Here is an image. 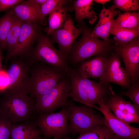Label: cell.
I'll return each mask as SVG.
<instances>
[{
	"label": "cell",
	"instance_id": "9c48e42d",
	"mask_svg": "<svg viewBox=\"0 0 139 139\" xmlns=\"http://www.w3.org/2000/svg\"><path fill=\"white\" fill-rule=\"evenodd\" d=\"M5 71L8 84L2 92H22L29 94L30 70L32 64L23 57L11 58Z\"/></svg>",
	"mask_w": 139,
	"mask_h": 139
},
{
	"label": "cell",
	"instance_id": "d6a6232c",
	"mask_svg": "<svg viewBox=\"0 0 139 139\" xmlns=\"http://www.w3.org/2000/svg\"><path fill=\"white\" fill-rule=\"evenodd\" d=\"M46 1V0H28L23 1V2L27 4L37 6L40 7Z\"/></svg>",
	"mask_w": 139,
	"mask_h": 139
},
{
	"label": "cell",
	"instance_id": "e0dca14e",
	"mask_svg": "<svg viewBox=\"0 0 139 139\" xmlns=\"http://www.w3.org/2000/svg\"><path fill=\"white\" fill-rule=\"evenodd\" d=\"M115 9L113 4L108 8H103L101 10L99 15V20L91 31L92 36L101 38L105 41L110 40L109 36L114 26V17L120 14L119 10Z\"/></svg>",
	"mask_w": 139,
	"mask_h": 139
},
{
	"label": "cell",
	"instance_id": "8992f818",
	"mask_svg": "<svg viewBox=\"0 0 139 139\" xmlns=\"http://www.w3.org/2000/svg\"><path fill=\"white\" fill-rule=\"evenodd\" d=\"M69 116L66 107L59 112L38 114L33 123L39 130L45 139H70Z\"/></svg>",
	"mask_w": 139,
	"mask_h": 139
},
{
	"label": "cell",
	"instance_id": "f546056e",
	"mask_svg": "<svg viewBox=\"0 0 139 139\" xmlns=\"http://www.w3.org/2000/svg\"><path fill=\"white\" fill-rule=\"evenodd\" d=\"M12 123L5 117L0 115V139H11L10 130Z\"/></svg>",
	"mask_w": 139,
	"mask_h": 139
},
{
	"label": "cell",
	"instance_id": "6da1fadb",
	"mask_svg": "<svg viewBox=\"0 0 139 139\" xmlns=\"http://www.w3.org/2000/svg\"><path fill=\"white\" fill-rule=\"evenodd\" d=\"M71 82L70 97L72 100L91 107L114 92L109 84L102 85L80 76L72 67L67 73Z\"/></svg>",
	"mask_w": 139,
	"mask_h": 139
},
{
	"label": "cell",
	"instance_id": "5b68a950",
	"mask_svg": "<svg viewBox=\"0 0 139 139\" xmlns=\"http://www.w3.org/2000/svg\"><path fill=\"white\" fill-rule=\"evenodd\" d=\"M36 42L34 47L23 57L30 63L42 62L59 68L66 73L71 69L68 57L53 46L48 36L41 33Z\"/></svg>",
	"mask_w": 139,
	"mask_h": 139
},
{
	"label": "cell",
	"instance_id": "8fae6325",
	"mask_svg": "<svg viewBox=\"0 0 139 139\" xmlns=\"http://www.w3.org/2000/svg\"><path fill=\"white\" fill-rule=\"evenodd\" d=\"M92 108L103 115L104 124L118 139H139V128L130 125L116 117L102 101Z\"/></svg>",
	"mask_w": 139,
	"mask_h": 139
},
{
	"label": "cell",
	"instance_id": "7402d4cb",
	"mask_svg": "<svg viewBox=\"0 0 139 139\" xmlns=\"http://www.w3.org/2000/svg\"><path fill=\"white\" fill-rule=\"evenodd\" d=\"M113 28L130 29H139V12L120 14L114 20Z\"/></svg>",
	"mask_w": 139,
	"mask_h": 139
},
{
	"label": "cell",
	"instance_id": "3957f363",
	"mask_svg": "<svg viewBox=\"0 0 139 139\" xmlns=\"http://www.w3.org/2000/svg\"><path fill=\"white\" fill-rule=\"evenodd\" d=\"M0 107L1 114L12 124L28 122L35 112L33 98L22 92H3Z\"/></svg>",
	"mask_w": 139,
	"mask_h": 139
},
{
	"label": "cell",
	"instance_id": "52a82bcc",
	"mask_svg": "<svg viewBox=\"0 0 139 139\" xmlns=\"http://www.w3.org/2000/svg\"><path fill=\"white\" fill-rule=\"evenodd\" d=\"M66 107L69 113L70 134L73 136L104 124L103 117L97 114L91 107L77 105L72 100L68 101Z\"/></svg>",
	"mask_w": 139,
	"mask_h": 139
},
{
	"label": "cell",
	"instance_id": "e575fe53",
	"mask_svg": "<svg viewBox=\"0 0 139 139\" xmlns=\"http://www.w3.org/2000/svg\"><path fill=\"white\" fill-rule=\"evenodd\" d=\"M4 58L2 54V50L0 51V72L2 70V62Z\"/></svg>",
	"mask_w": 139,
	"mask_h": 139
},
{
	"label": "cell",
	"instance_id": "277c9868",
	"mask_svg": "<svg viewBox=\"0 0 139 139\" xmlns=\"http://www.w3.org/2000/svg\"><path fill=\"white\" fill-rule=\"evenodd\" d=\"M30 73L29 94L35 99L50 90L67 74L60 68L40 62L32 64Z\"/></svg>",
	"mask_w": 139,
	"mask_h": 139
},
{
	"label": "cell",
	"instance_id": "ffe728a7",
	"mask_svg": "<svg viewBox=\"0 0 139 139\" xmlns=\"http://www.w3.org/2000/svg\"><path fill=\"white\" fill-rule=\"evenodd\" d=\"M39 129L33 123L28 122L12 124L11 128V139H33L40 135Z\"/></svg>",
	"mask_w": 139,
	"mask_h": 139
},
{
	"label": "cell",
	"instance_id": "603a6c76",
	"mask_svg": "<svg viewBox=\"0 0 139 139\" xmlns=\"http://www.w3.org/2000/svg\"><path fill=\"white\" fill-rule=\"evenodd\" d=\"M110 34L114 36V44L128 43L139 37V29H130L113 28Z\"/></svg>",
	"mask_w": 139,
	"mask_h": 139
},
{
	"label": "cell",
	"instance_id": "5bb4252c",
	"mask_svg": "<svg viewBox=\"0 0 139 139\" xmlns=\"http://www.w3.org/2000/svg\"><path fill=\"white\" fill-rule=\"evenodd\" d=\"M120 57L114 51L107 56L104 74L99 83L102 85L113 83L128 89L132 83L125 68L121 66Z\"/></svg>",
	"mask_w": 139,
	"mask_h": 139
},
{
	"label": "cell",
	"instance_id": "836d02e7",
	"mask_svg": "<svg viewBox=\"0 0 139 139\" xmlns=\"http://www.w3.org/2000/svg\"><path fill=\"white\" fill-rule=\"evenodd\" d=\"M109 0H94L93 1L98 3L101 4L103 5L106 3L110 1Z\"/></svg>",
	"mask_w": 139,
	"mask_h": 139
},
{
	"label": "cell",
	"instance_id": "d4e9b609",
	"mask_svg": "<svg viewBox=\"0 0 139 139\" xmlns=\"http://www.w3.org/2000/svg\"><path fill=\"white\" fill-rule=\"evenodd\" d=\"M23 22V21L15 17L6 39L5 49L7 50V53L10 52L15 47Z\"/></svg>",
	"mask_w": 139,
	"mask_h": 139
},
{
	"label": "cell",
	"instance_id": "9a60e30c",
	"mask_svg": "<svg viewBox=\"0 0 139 139\" xmlns=\"http://www.w3.org/2000/svg\"><path fill=\"white\" fill-rule=\"evenodd\" d=\"M82 30L81 26L77 28L71 18L67 16L63 24L50 34V41L57 43L59 49L68 58L74 42Z\"/></svg>",
	"mask_w": 139,
	"mask_h": 139
},
{
	"label": "cell",
	"instance_id": "f1b7e54d",
	"mask_svg": "<svg viewBox=\"0 0 139 139\" xmlns=\"http://www.w3.org/2000/svg\"><path fill=\"white\" fill-rule=\"evenodd\" d=\"M120 95L128 97L139 108V80L132 83L128 90L121 93Z\"/></svg>",
	"mask_w": 139,
	"mask_h": 139
},
{
	"label": "cell",
	"instance_id": "484cf974",
	"mask_svg": "<svg viewBox=\"0 0 139 139\" xmlns=\"http://www.w3.org/2000/svg\"><path fill=\"white\" fill-rule=\"evenodd\" d=\"M15 18L10 10L0 17V47L2 50L5 49L6 37Z\"/></svg>",
	"mask_w": 139,
	"mask_h": 139
},
{
	"label": "cell",
	"instance_id": "ba28073f",
	"mask_svg": "<svg viewBox=\"0 0 139 139\" xmlns=\"http://www.w3.org/2000/svg\"><path fill=\"white\" fill-rule=\"evenodd\" d=\"M71 87L70 78L66 74L50 90L36 98L35 112L38 114H50L59 108L66 107Z\"/></svg>",
	"mask_w": 139,
	"mask_h": 139
},
{
	"label": "cell",
	"instance_id": "4dcf8cb0",
	"mask_svg": "<svg viewBox=\"0 0 139 139\" xmlns=\"http://www.w3.org/2000/svg\"><path fill=\"white\" fill-rule=\"evenodd\" d=\"M22 0H0V12L11 8L21 3Z\"/></svg>",
	"mask_w": 139,
	"mask_h": 139
},
{
	"label": "cell",
	"instance_id": "2e32d148",
	"mask_svg": "<svg viewBox=\"0 0 139 139\" xmlns=\"http://www.w3.org/2000/svg\"><path fill=\"white\" fill-rule=\"evenodd\" d=\"M108 55H102L93 57L80 62L72 68L83 78H98L100 81L104 74Z\"/></svg>",
	"mask_w": 139,
	"mask_h": 139
},
{
	"label": "cell",
	"instance_id": "d590c367",
	"mask_svg": "<svg viewBox=\"0 0 139 139\" xmlns=\"http://www.w3.org/2000/svg\"><path fill=\"white\" fill-rule=\"evenodd\" d=\"M33 139H42V138L41 137L40 135H39L36 136Z\"/></svg>",
	"mask_w": 139,
	"mask_h": 139
},
{
	"label": "cell",
	"instance_id": "4fadbf2b",
	"mask_svg": "<svg viewBox=\"0 0 139 139\" xmlns=\"http://www.w3.org/2000/svg\"><path fill=\"white\" fill-rule=\"evenodd\" d=\"M105 105L117 118L130 124L139 123V108L115 92L104 101Z\"/></svg>",
	"mask_w": 139,
	"mask_h": 139
},
{
	"label": "cell",
	"instance_id": "83f0119b",
	"mask_svg": "<svg viewBox=\"0 0 139 139\" xmlns=\"http://www.w3.org/2000/svg\"><path fill=\"white\" fill-rule=\"evenodd\" d=\"M114 2L116 8L125 13L135 12L139 10L138 0H114Z\"/></svg>",
	"mask_w": 139,
	"mask_h": 139
},
{
	"label": "cell",
	"instance_id": "44dd1931",
	"mask_svg": "<svg viewBox=\"0 0 139 139\" xmlns=\"http://www.w3.org/2000/svg\"><path fill=\"white\" fill-rule=\"evenodd\" d=\"M65 6L56 8L49 14L48 27L45 30L48 36L64 23L67 17V11L71 9L70 7Z\"/></svg>",
	"mask_w": 139,
	"mask_h": 139
},
{
	"label": "cell",
	"instance_id": "ac0fdd59",
	"mask_svg": "<svg viewBox=\"0 0 139 139\" xmlns=\"http://www.w3.org/2000/svg\"><path fill=\"white\" fill-rule=\"evenodd\" d=\"M10 10L15 16L23 22L40 23V7L38 6L27 4L22 2Z\"/></svg>",
	"mask_w": 139,
	"mask_h": 139
},
{
	"label": "cell",
	"instance_id": "4316f807",
	"mask_svg": "<svg viewBox=\"0 0 139 139\" xmlns=\"http://www.w3.org/2000/svg\"><path fill=\"white\" fill-rule=\"evenodd\" d=\"M68 1L64 0H46L40 7V23H45L46 17L56 8L65 5Z\"/></svg>",
	"mask_w": 139,
	"mask_h": 139
},
{
	"label": "cell",
	"instance_id": "74e56055",
	"mask_svg": "<svg viewBox=\"0 0 139 139\" xmlns=\"http://www.w3.org/2000/svg\"><path fill=\"white\" fill-rule=\"evenodd\" d=\"M1 114V112H0V115Z\"/></svg>",
	"mask_w": 139,
	"mask_h": 139
},
{
	"label": "cell",
	"instance_id": "8d00e7d4",
	"mask_svg": "<svg viewBox=\"0 0 139 139\" xmlns=\"http://www.w3.org/2000/svg\"><path fill=\"white\" fill-rule=\"evenodd\" d=\"M2 50L1 49V47H0V51H1V50Z\"/></svg>",
	"mask_w": 139,
	"mask_h": 139
},
{
	"label": "cell",
	"instance_id": "7c38bea8",
	"mask_svg": "<svg viewBox=\"0 0 139 139\" xmlns=\"http://www.w3.org/2000/svg\"><path fill=\"white\" fill-rule=\"evenodd\" d=\"M41 33L39 24L23 22L16 46L5 57L7 60L16 57H24L33 48V45Z\"/></svg>",
	"mask_w": 139,
	"mask_h": 139
},
{
	"label": "cell",
	"instance_id": "1f68e13d",
	"mask_svg": "<svg viewBox=\"0 0 139 139\" xmlns=\"http://www.w3.org/2000/svg\"><path fill=\"white\" fill-rule=\"evenodd\" d=\"M8 84L7 78L5 71L0 72V92L7 87Z\"/></svg>",
	"mask_w": 139,
	"mask_h": 139
},
{
	"label": "cell",
	"instance_id": "30bf717a",
	"mask_svg": "<svg viewBox=\"0 0 139 139\" xmlns=\"http://www.w3.org/2000/svg\"><path fill=\"white\" fill-rule=\"evenodd\" d=\"M114 50L121 58L132 83L139 80V37L126 43L114 44Z\"/></svg>",
	"mask_w": 139,
	"mask_h": 139
},
{
	"label": "cell",
	"instance_id": "d6986e66",
	"mask_svg": "<svg viewBox=\"0 0 139 139\" xmlns=\"http://www.w3.org/2000/svg\"><path fill=\"white\" fill-rule=\"evenodd\" d=\"M93 0H77L73 2V9L75 10V18L79 23L82 24L83 20H88L89 23L93 24L97 19L93 8Z\"/></svg>",
	"mask_w": 139,
	"mask_h": 139
},
{
	"label": "cell",
	"instance_id": "cb8c5ba5",
	"mask_svg": "<svg viewBox=\"0 0 139 139\" xmlns=\"http://www.w3.org/2000/svg\"><path fill=\"white\" fill-rule=\"evenodd\" d=\"M76 139H118L104 124L79 133Z\"/></svg>",
	"mask_w": 139,
	"mask_h": 139
},
{
	"label": "cell",
	"instance_id": "7a4b0ae2",
	"mask_svg": "<svg viewBox=\"0 0 139 139\" xmlns=\"http://www.w3.org/2000/svg\"><path fill=\"white\" fill-rule=\"evenodd\" d=\"M81 26L82 36L74 43L68 57L69 65L73 67L83 61L100 55H108L114 51L113 39L108 41L101 40L91 36L90 28L84 25Z\"/></svg>",
	"mask_w": 139,
	"mask_h": 139
}]
</instances>
